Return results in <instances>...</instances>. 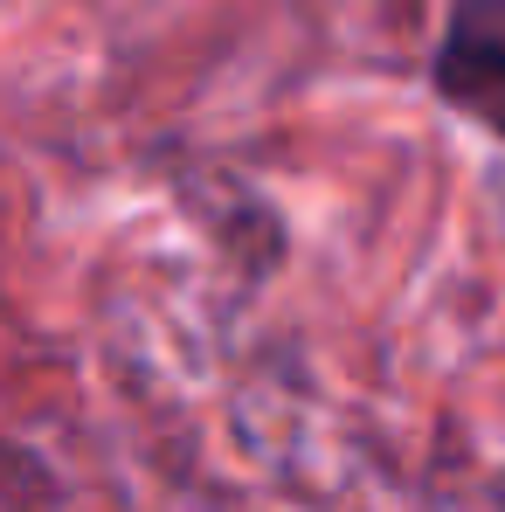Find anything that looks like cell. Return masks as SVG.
<instances>
[{"instance_id":"cell-1","label":"cell","mask_w":505,"mask_h":512,"mask_svg":"<svg viewBox=\"0 0 505 512\" xmlns=\"http://www.w3.org/2000/svg\"><path fill=\"white\" fill-rule=\"evenodd\" d=\"M429 90L450 118L505 146V0H450L429 42Z\"/></svg>"}]
</instances>
